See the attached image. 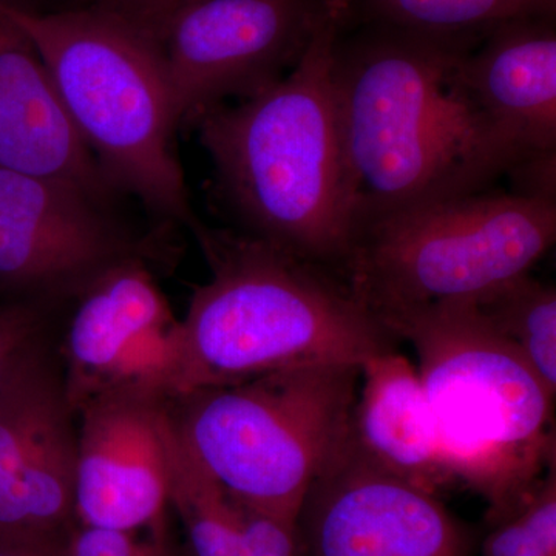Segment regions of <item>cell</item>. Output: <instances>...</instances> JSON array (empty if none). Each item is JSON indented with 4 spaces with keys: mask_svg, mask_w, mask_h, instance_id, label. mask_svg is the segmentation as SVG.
<instances>
[{
    "mask_svg": "<svg viewBox=\"0 0 556 556\" xmlns=\"http://www.w3.org/2000/svg\"><path fill=\"white\" fill-rule=\"evenodd\" d=\"M479 40L382 24L338 31L331 78L354 230L482 192L525 164L464 83V56Z\"/></svg>",
    "mask_w": 556,
    "mask_h": 556,
    "instance_id": "obj_1",
    "label": "cell"
},
{
    "mask_svg": "<svg viewBox=\"0 0 556 556\" xmlns=\"http://www.w3.org/2000/svg\"><path fill=\"white\" fill-rule=\"evenodd\" d=\"M343 22L318 33L268 90L208 110L193 126L214 164L233 230L342 276L354 223L331 50ZM343 277V276H342Z\"/></svg>",
    "mask_w": 556,
    "mask_h": 556,
    "instance_id": "obj_2",
    "label": "cell"
},
{
    "mask_svg": "<svg viewBox=\"0 0 556 556\" xmlns=\"http://www.w3.org/2000/svg\"><path fill=\"white\" fill-rule=\"evenodd\" d=\"M190 232L211 276L181 318L177 396L300 365L362 367L397 350L336 270L230 228L200 222Z\"/></svg>",
    "mask_w": 556,
    "mask_h": 556,
    "instance_id": "obj_3",
    "label": "cell"
},
{
    "mask_svg": "<svg viewBox=\"0 0 556 556\" xmlns=\"http://www.w3.org/2000/svg\"><path fill=\"white\" fill-rule=\"evenodd\" d=\"M386 327L415 346L455 485L485 501L489 526L514 514L555 466L554 394L477 302L408 311Z\"/></svg>",
    "mask_w": 556,
    "mask_h": 556,
    "instance_id": "obj_4",
    "label": "cell"
},
{
    "mask_svg": "<svg viewBox=\"0 0 556 556\" xmlns=\"http://www.w3.org/2000/svg\"><path fill=\"white\" fill-rule=\"evenodd\" d=\"M0 10L35 43L73 127L115 189L164 222L195 228L177 153L181 123L148 28L97 7L36 13L0 0Z\"/></svg>",
    "mask_w": 556,
    "mask_h": 556,
    "instance_id": "obj_5",
    "label": "cell"
},
{
    "mask_svg": "<svg viewBox=\"0 0 556 556\" xmlns=\"http://www.w3.org/2000/svg\"><path fill=\"white\" fill-rule=\"evenodd\" d=\"M362 367L300 365L170 399L179 441L258 510L298 521L311 484L345 450Z\"/></svg>",
    "mask_w": 556,
    "mask_h": 556,
    "instance_id": "obj_6",
    "label": "cell"
},
{
    "mask_svg": "<svg viewBox=\"0 0 556 556\" xmlns=\"http://www.w3.org/2000/svg\"><path fill=\"white\" fill-rule=\"evenodd\" d=\"M555 239L556 200L490 188L364 223L342 276L386 325L438 303L479 302L529 274Z\"/></svg>",
    "mask_w": 556,
    "mask_h": 556,
    "instance_id": "obj_7",
    "label": "cell"
},
{
    "mask_svg": "<svg viewBox=\"0 0 556 556\" xmlns=\"http://www.w3.org/2000/svg\"><path fill=\"white\" fill-rule=\"evenodd\" d=\"M348 0H192L142 27L159 43L181 126L285 78Z\"/></svg>",
    "mask_w": 556,
    "mask_h": 556,
    "instance_id": "obj_8",
    "label": "cell"
},
{
    "mask_svg": "<svg viewBox=\"0 0 556 556\" xmlns=\"http://www.w3.org/2000/svg\"><path fill=\"white\" fill-rule=\"evenodd\" d=\"M149 248L87 190L0 167V289L13 303L56 309Z\"/></svg>",
    "mask_w": 556,
    "mask_h": 556,
    "instance_id": "obj_9",
    "label": "cell"
},
{
    "mask_svg": "<svg viewBox=\"0 0 556 556\" xmlns=\"http://www.w3.org/2000/svg\"><path fill=\"white\" fill-rule=\"evenodd\" d=\"M73 303L56 351L76 415L116 391L177 396L181 318L175 317L149 260L121 263Z\"/></svg>",
    "mask_w": 556,
    "mask_h": 556,
    "instance_id": "obj_10",
    "label": "cell"
},
{
    "mask_svg": "<svg viewBox=\"0 0 556 556\" xmlns=\"http://www.w3.org/2000/svg\"><path fill=\"white\" fill-rule=\"evenodd\" d=\"M299 556H473V532L439 496L371 466L350 442L311 484Z\"/></svg>",
    "mask_w": 556,
    "mask_h": 556,
    "instance_id": "obj_11",
    "label": "cell"
},
{
    "mask_svg": "<svg viewBox=\"0 0 556 556\" xmlns=\"http://www.w3.org/2000/svg\"><path fill=\"white\" fill-rule=\"evenodd\" d=\"M76 459L78 415L47 329L0 387V527L73 529Z\"/></svg>",
    "mask_w": 556,
    "mask_h": 556,
    "instance_id": "obj_12",
    "label": "cell"
},
{
    "mask_svg": "<svg viewBox=\"0 0 556 556\" xmlns=\"http://www.w3.org/2000/svg\"><path fill=\"white\" fill-rule=\"evenodd\" d=\"M169 401L116 391L79 409L76 525L167 532L175 441Z\"/></svg>",
    "mask_w": 556,
    "mask_h": 556,
    "instance_id": "obj_13",
    "label": "cell"
},
{
    "mask_svg": "<svg viewBox=\"0 0 556 556\" xmlns=\"http://www.w3.org/2000/svg\"><path fill=\"white\" fill-rule=\"evenodd\" d=\"M0 167L119 195L73 127L27 33L0 10Z\"/></svg>",
    "mask_w": 556,
    "mask_h": 556,
    "instance_id": "obj_14",
    "label": "cell"
},
{
    "mask_svg": "<svg viewBox=\"0 0 556 556\" xmlns=\"http://www.w3.org/2000/svg\"><path fill=\"white\" fill-rule=\"evenodd\" d=\"M463 78L525 166L556 156V17L497 25L467 51Z\"/></svg>",
    "mask_w": 556,
    "mask_h": 556,
    "instance_id": "obj_15",
    "label": "cell"
},
{
    "mask_svg": "<svg viewBox=\"0 0 556 556\" xmlns=\"http://www.w3.org/2000/svg\"><path fill=\"white\" fill-rule=\"evenodd\" d=\"M351 444L371 466L433 495L450 477L417 369L397 350L362 365Z\"/></svg>",
    "mask_w": 556,
    "mask_h": 556,
    "instance_id": "obj_16",
    "label": "cell"
},
{
    "mask_svg": "<svg viewBox=\"0 0 556 556\" xmlns=\"http://www.w3.org/2000/svg\"><path fill=\"white\" fill-rule=\"evenodd\" d=\"M170 507L177 511L193 556H299L294 522L232 495L193 459L177 431Z\"/></svg>",
    "mask_w": 556,
    "mask_h": 556,
    "instance_id": "obj_17",
    "label": "cell"
},
{
    "mask_svg": "<svg viewBox=\"0 0 556 556\" xmlns=\"http://www.w3.org/2000/svg\"><path fill=\"white\" fill-rule=\"evenodd\" d=\"M556 17V0H348L343 27L382 24L444 36L481 39L506 22Z\"/></svg>",
    "mask_w": 556,
    "mask_h": 556,
    "instance_id": "obj_18",
    "label": "cell"
},
{
    "mask_svg": "<svg viewBox=\"0 0 556 556\" xmlns=\"http://www.w3.org/2000/svg\"><path fill=\"white\" fill-rule=\"evenodd\" d=\"M479 311L511 343L556 394V289L526 276L477 302Z\"/></svg>",
    "mask_w": 556,
    "mask_h": 556,
    "instance_id": "obj_19",
    "label": "cell"
},
{
    "mask_svg": "<svg viewBox=\"0 0 556 556\" xmlns=\"http://www.w3.org/2000/svg\"><path fill=\"white\" fill-rule=\"evenodd\" d=\"M481 548L484 556H556L555 466L514 514L490 526Z\"/></svg>",
    "mask_w": 556,
    "mask_h": 556,
    "instance_id": "obj_20",
    "label": "cell"
},
{
    "mask_svg": "<svg viewBox=\"0 0 556 556\" xmlns=\"http://www.w3.org/2000/svg\"><path fill=\"white\" fill-rule=\"evenodd\" d=\"M68 556H174L167 532H116L76 525L70 536Z\"/></svg>",
    "mask_w": 556,
    "mask_h": 556,
    "instance_id": "obj_21",
    "label": "cell"
},
{
    "mask_svg": "<svg viewBox=\"0 0 556 556\" xmlns=\"http://www.w3.org/2000/svg\"><path fill=\"white\" fill-rule=\"evenodd\" d=\"M50 314L31 303L0 306V387L24 351L49 329Z\"/></svg>",
    "mask_w": 556,
    "mask_h": 556,
    "instance_id": "obj_22",
    "label": "cell"
},
{
    "mask_svg": "<svg viewBox=\"0 0 556 556\" xmlns=\"http://www.w3.org/2000/svg\"><path fill=\"white\" fill-rule=\"evenodd\" d=\"M73 529L31 530L0 527V556H68Z\"/></svg>",
    "mask_w": 556,
    "mask_h": 556,
    "instance_id": "obj_23",
    "label": "cell"
},
{
    "mask_svg": "<svg viewBox=\"0 0 556 556\" xmlns=\"http://www.w3.org/2000/svg\"><path fill=\"white\" fill-rule=\"evenodd\" d=\"M189 2L192 0H79L83 7L113 11L142 25L160 20Z\"/></svg>",
    "mask_w": 556,
    "mask_h": 556,
    "instance_id": "obj_24",
    "label": "cell"
}]
</instances>
